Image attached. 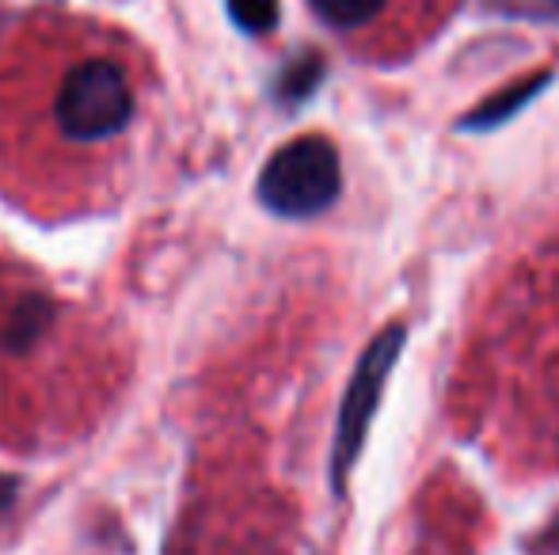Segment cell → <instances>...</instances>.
Listing matches in <instances>:
<instances>
[{
  "label": "cell",
  "instance_id": "cell-1",
  "mask_svg": "<svg viewBox=\"0 0 559 555\" xmlns=\"http://www.w3.org/2000/svg\"><path fill=\"white\" fill-rule=\"evenodd\" d=\"M343 194V168L328 137H297L266 160L259 202L278 217H317Z\"/></svg>",
  "mask_w": 559,
  "mask_h": 555
},
{
  "label": "cell",
  "instance_id": "cell-2",
  "mask_svg": "<svg viewBox=\"0 0 559 555\" xmlns=\"http://www.w3.org/2000/svg\"><path fill=\"white\" fill-rule=\"evenodd\" d=\"M407 331L404 327H384L373 342L366 347V354L354 365V377L346 385L343 408H338V426H335V445H332V487L343 495L346 475H350L354 460H358L361 445L369 437V426L381 408V393L389 385L392 370L400 362V350H404Z\"/></svg>",
  "mask_w": 559,
  "mask_h": 555
},
{
  "label": "cell",
  "instance_id": "cell-3",
  "mask_svg": "<svg viewBox=\"0 0 559 555\" xmlns=\"http://www.w3.org/2000/svg\"><path fill=\"white\" fill-rule=\"evenodd\" d=\"M58 126L73 141H107L122 134L133 119V92L126 73L107 58L81 61L69 69L58 92Z\"/></svg>",
  "mask_w": 559,
  "mask_h": 555
},
{
  "label": "cell",
  "instance_id": "cell-4",
  "mask_svg": "<svg viewBox=\"0 0 559 555\" xmlns=\"http://www.w3.org/2000/svg\"><path fill=\"white\" fill-rule=\"evenodd\" d=\"M548 81H552V76L540 73V76H530V81L514 84V88H502L499 96H491L484 107H476V111L461 122V130H495V126H502V122L514 119V114L522 111L530 99H537L540 88H545Z\"/></svg>",
  "mask_w": 559,
  "mask_h": 555
},
{
  "label": "cell",
  "instance_id": "cell-5",
  "mask_svg": "<svg viewBox=\"0 0 559 555\" xmlns=\"http://www.w3.org/2000/svg\"><path fill=\"white\" fill-rule=\"evenodd\" d=\"M50 319H53V304L43 301V297H27L23 304H15L12 319H8V331H4L8 350L35 347V339L50 327Z\"/></svg>",
  "mask_w": 559,
  "mask_h": 555
},
{
  "label": "cell",
  "instance_id": "cell-6",
  "mask_svg": "<svg viewBox=\"0 0 559 555\" xmlns=\"http://www.w3.org/2000/svg\"><path fill=\"white\" fill-rule=\"evenodd\" d=\"M312 8H317L332 27L350 31V27H366L369 20H377L384 0H312Z\"/></svg>",
  "mask_w": 559,
  "mask_h": 555
},
{
  "label": "cell",
  "instance_id": "cell-7",
  "mask_svg": "<svg viewBox=\"0 0 559 555\" xmlns=\"http://www.w3.org/2000/svg\"><path fill=\"white\" fill-rule=\"evenodd\" d=\"M228 15L248 35H266L278 23V0H228Z\"/></svg>",
  "mask_w": 559,
  "mask_h": 555
},
{
  "label": "cell",
  "instance_id": "cell-8",
  "mask_svg": "<svg viewBox=\"0 0 559 555\" xmlns=\"http://www.w3.org/2000/svg\"><path fill=\"white\" fill-rule=\"evenodd\" d=\"M320 73H324V65L317 61V53H305L301 61H294V65L282 73L278 96L286 99V104H297V99L312 96V88L320 84Z\"/></svg>",
  "mask_w": 559,
  "mask_h": 555
}]
</instances>
